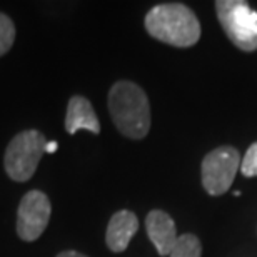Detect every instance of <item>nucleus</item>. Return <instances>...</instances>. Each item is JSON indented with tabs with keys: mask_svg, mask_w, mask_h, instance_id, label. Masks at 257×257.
Segmentation results:
<instances>
[{
	"mask_svg": "<svg viewBox=\"0 0 257 257\" xmlns=\"http://www.w3.org/2000/svg\"><path fill=\"white\" fill-rule=\"evenodd\" d=\"M147 34L159 42L179 49L192 47L200 39V24L191 7L179 2L159 4L144 20Z\"/></svg>",
	"mask_w": 257,
	"mask_h": 257,
	"instance_id": "nucleus-1",
	"label": "nucleus"
},
{
	"mask_svg": "<svg viewBox=\"0 0 257 257\" xmlns=\"http://www.w3.org/2000/svg\"><path fill=\"white\" fill-rule=\"evenodd\" d=\"M15 40V25L9 15L0 12V57L7 54Z\"/></svg>",
	"mask_w": 257,
	"mask_h": 257,
	"instance_id": "nucleus-11",
	"label": "nucleus"
},
{
	"mask_svg": "<svg viewBox=\"0 0 257 257\" xmlns=\"http://www.w3.org/2000/svg\"><path fill=\"white\" fill-rule=\"evenodd\" d=\"M65 131L70 136H74L77 131L100 134V122L97 119V114L89 99L82 95L70 97L65 114Z\"/></svg>",
	"mask_w": 257,
	"mask_h": 257,
	"instance_id": "nucleus-9",
	"label": "nucleus"
},
{
	"mask_svg": "<svg viewBox=\"0 0 257 257\" xmlns=\"http://www.w3.org/2000/svg\"><path fill=\"white\" fill-rule=\"evenodd\" d=\"M240 172L245 177H257V142L247 149L244 159L240 161Z\"/></svg>",
	"mask_w": 257,
	"mask_h": 257,
	"instance_id": "nucleus-12",
	"label": "nucleus"
},
{
	"mask_svg": "<svg viewBox=\"0 0 257 257\" xmlns=\"http://www.w3.org/2000/svg\"><path fill=\"white\" fill-rule=\"evenodd\" d=\"M139 230V219L132 210H119L110 217L105 232V244L112 252H124Z\"/></svg>",
	"mask_w": 257,
	"mask_h": 257,
	"instance_id": "nucleus-8",
	"label": "nucleus"
},
{
	"mask_svg": "<svg viewBox=\"0 0 257 257\" xmlns=\"http://www.w3.org/2000/svg\"><path fill=\"white\" fill-rule=\"evenodd\" d=\"M55 151H57V142H47L45 152H55Z\"/></svg>",
	"mask_w": 257,
	"mask_h": 257,
	"instance_id": "nucleus-14",
	"label": "nucleus"
},
{
	"mask_svg": "<svg viewBox=\"0 0 257 257\" xmlns=\"http://www.w3.org/2000/svg\"><path fill=\"white\" fill-rule=\"evenodd\" d=\"M240 169V152L232 146H220L210 151L200 164V177L205 192L212 197L225 194Z\"/></svg>",
	"mask_w": 257,
	"mask_h": 257,
	"instance_id": "nucleus-5",
	"label": "nucleus"
},
{
	"mask_svg": "<svg viewBox=\"0 0 257 257\" xmlns=\"http://www.w3.org/2000/svg\"><path fill=\"white\" fill-rule=\"evenodd\" d=\"M146 229L149 239L152 240L154 247L159 255H169L177 242V229L174 219L164 210H151L146 217Z\"/></svg>",
	"mask_w": 257,
	"mask_h": 257,
	"instance_id": "nucleus-7",
	"label": "nucleus"
},
{
	"mask_svg": "<svg viewBox=\"0 0 257 257\" xmlns=\"http://www.w3.org/2000/svg\"><path fill=\"white\" fill-rule=\"evenodd\" d=\"M52 207L44 192L30 191L22 197L17 212V234L25 242L37 240L47 229Z\"/></svg>",
	"mask_w": 257,
	"mask_h": 257,
	"instance_id": "nucleus-6",
	"label": "nucleus"
},
{
	"mask_svg": "<svg viewBox=\"0 0 257 257\" xmlns=\"http://www.w3.org/2000/svg\"><path fill=\"white\" fill-rule=\"evenodd\" d=\"M110 117L122 136L141 141L151 131V104L142 87L131 80H119L107 97Z\"/></svg>",
	"mask_w": 257,
	"mask_h": 257,
	"instance_id": "nucleus-2",
	"label": "nucleus"
},
{
	"mask_svg": "<svg viewBox=\"0 0 257 257\" xmlns=\"http://www.w3.org/2000/svg\"><path fill=\"white\" fill-rule=\"evenodd\" d=\"M220 27L227 39L242 52L257 50V12L244 0H217L215 2Z\"/></svg>",
	"mask_w": 257,
	"mask_h": 257,
	"instance_id": "nucleus-3",
	"label": "nucleus"
},
{
	"mask_svg": "<svg viewBox=\"0 0 257 257\" xmlns=\"http://www.w3.org/2000/svg\"><path fill=\"white\" fill-rule=\"evenodd\" d=\"M202 255V244L197 235L182 234L177 237V242L171 250L169 257H200Z\"/></svg>",
	"mask_w": 257,
	"mask_h": 257,
	"instance_id": "nucleus-10",
	"label": "nucleus"
},
{
	"mask_svg": "<svg viewBox=\"0 0 257 257\" xmlns=\"http://www.w3.org/2000/svg\"><path fill=\"white\" fill-rule=\"evenodd\" d=\"M44 134L35 128L17 134L9 142L4 157V167L7 176L15 182H27L37 171L40 159L45 154Z\"/></svg>",
	"mask_w": 257,
	"mask_h": 257,
	"instance_id": "nucleus-4",
	"label": "nucleus"
},
{
	"mask_svg": "<svg viewBox=\"0 0 257 257\" xmlns=\"http://www.w3.org/2000/svg\"><path fill=\"white\" fill-rule=\"evenodd\" d=\"M57 257H89V255L77 252V250H64V252H60Z\"/></svg>",
	"mask_w": 257,
	"mask_h": 257,
	"instance_id": "nucleus-13",
	"label": "nucleus"
}]
</instances>
